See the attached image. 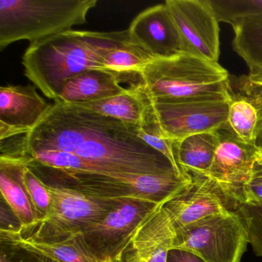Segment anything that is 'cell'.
<instances>
[{
  "label": "cell",
  "mask_w": 262,
  "mask_h": 262,
  "mask_svg": "<svg viewBox=\"0 0 262 262\" xmlns=\"http://www.w3.org/2000/svg\"><path fill=\"white\" fill-rule=\"evenodd\" d=\"M22 155L30 166L63 174H177L165 156L139 137L138 125L76 104H52L23 136Z\"/></svg>",
  "instance_id": "6da1fadb"
},
{
  "label": "cell",
  "mask_w": 262,
  "mask_h": 262,
  "mask_svg": "<svg viewBox=\"0 0 262 262\" xmlns=\"http://www.w3.org/2000/svg\"><path fill=\"white\" fill-rule=\"evenodd\" d=\"M129 42L128 30H70L30 44L23 56L25 76L47 98L55 99L62 84L89 70H106L104 59L113 49Z\"/></svg>",
  "instance_id": "7a4b0ae2"
},
{
  "label": "cell",
  "mask_w": 262,
  "mask_h": 262,
  "mask_svg": "<svg viewBox=\"0 0 262 262\" xmlns=\"http://www.w3.org/2000/svg\"><path fill=\"white\" fill-rule=\"evenodd\" d=\"M140 78L153 103L230 99V77L227 70L219 62L188 53L153 59Z\"/></svg>",
  "instance_id": "3957f363"
},
{
  "label": "cell",
  "mask_w": 262,
  "mask_h": 262,
  "mask_svg": "<svg viewBox=\"0 0 262 262\" xmlns=\"http://www.w3.org/2000/svg\"><path fill=\"white\" fill-rule=\"evenodd\" d=\"M97 0H0V50L34 43L87 23Z\"/></svg>",
  "instance_id": "277c9868"
},
{
  "label": "cell",
  "mask_w": 262,
  "mask_h": 262,
  "mask_svg": "<svg viewBox=\"0 0 262 262\" xmlns=\"http://www.w3.org/2000/svg\"><path fill=\"white\" fill-rule=\"evenodd\" d=\"M46 185L50 194L47 214L26 229L13 228L17 234L39 242H58L78 234L122 200L95 197L63 184Z\"/></svg>",
  "instance_id": "5b68a950"
},
{
  "label": "cell",
  "mask_w": 262,
  "mask_h": 262,
  "mask_svg": "<svg viewBox=\"0 0 262 262\" xmlns=\"http://www.w3.org/2000/svg\"><path fill=\"white\" fill-rule=\"evenodd\" d=\"M39 176L61 181L95 197L110 199H140L159 203L183 189L191 181L170 174H124L103 176L97 174H63L38 168Z\"/></svg>",
  "instance_id": "8992f818"
},
{
  "label": "cell",
  "mask_w": 262,
  "mask_h": 262,
  "mask_svg": "<svg viewBox=\"0 0 262 262\" xmlns=\"http://www.w3.org/2000/svg\"><path fill=\"white\" fill-rule=\"evenodd\" d=\"M176 233L173 249L194 253L205 262H241L249 243L245 222L235 211L206 217Z\"/></svg>",
  "instance_id": "52a82bcc"
},
{
  "label": "cell",
  "mask_w": 262,
  "mask_h": 262,
  "mask_svg": "<svg viewBox=\"0 0 262 262\" xmlns=\"http://www.w3.org/2000/svg\"><path fill=\"white\" fill-rule=\"evenodd\" d=\"M217 145L208 177L215 182L235 211L237 205L248 201V185L257 148L241 140L225 123L216 130Z\"/></svg>",
  "instance_id": "ba28073f"
},
{
  "label": "cell",
  "mask_w": 262,
  "mask_h": 262,
  "mask_svg": "<svg viewBox=\"0 0 262 262\" xmlns=\"http://www.w3.org/2000/svg\"><path fill=\"white\" fill-rule=\"evenodd\" d=\"M158 204L146 199H122L105 217L78 234L102 261L122 260V250L133 231Z\"/></svg>",
  "instance_id": "9c48e42d"
},
{
  "label": "cell",
  "mask_w": 262,
  "mask_h": 262,
  "mask_svg": "<svg viewBox=\"0 0 262 262\" xmlns=\"http://www.w3.org/2000/svg\"><path fill=\"white\" fill-rule=\"evenodd\" d=\"M182 42V53L217 62L219 20L209 0H167Z\"/></svg>",
  "instance_id": "30bf717a"
},
{
  "label": "cell",
  "mask_w": 262,
  "mask_h": 262,
  "mask_svg": "<svg viewBox=\"0 0 262 262\" xmlns=\"http://www.w3.org/2000/svg\"><path fill=\"white\" fill-rule=\"evenodd\" d=\"M229 100H187L152 103L165 134L174 141L211 133L228 122Z\"/></svg>",
  "instance_id": "8fae6325"
},
{
  "label": "cell",
  "mask_w": 262,
  "mask_h": 262,
  "mask_svg": "<svg viewBox=\"0 0 262 262\" xmlns=\"http://www.w3.org/2000/svg\"><path fill=\"white\" fill-rule=\"evenodd\" d=\"M191 179L190 183L164 204L176 231L206 217L232 211L212 179L208 176Z\"/></svg>",
  "instance_id": "7c38bea8"
},
{
  "label": "cell",
  "mask_w": 262,
  "mask_h": 262,
  "mask_svg": "<svg viewBox=\"0 0 262 262\" xmlns=\"http://www.w3.org/2000/svg\"><path fill=\"white\" fill-rule=\"evenodd\" d=\"M128 30L130 43L143 49L155 59L182 53L179 31L165 4L153 6L139 13Z\"/></svg>",
  "instance_id": "4fadbf2b"
},
{
  "label": "cell",
  "mask_w": 262,
  "mask_h": 262,
  "mask_svg": "<svg viewBox=\"0 0 262 262\" xmlns=\"http://www.w3.org/2000/svg\"><path fill=\"white\" fill-rule=\"evenodd\" d=\"M51 106L35 85L1 86L0 140L30 133Z\"/></svg>",
  "instance_id": "5bb4252c"
},
{
  "label": "cell",
  "mask_w": 262,
  "mask_h": 262,
  "mask_svg": "<svg viewBox=\"0 0 262 262\" xmlns=\"http://www.w3.org/2000/svg\"><path fill=\"white\" fill-rule=\"evenodd\" d=\"M168 199L159 202L142 219L125 244L122 258L130 251L131 262H167L177 235L174 223L164 208Z\"/></svg>",
  "instance_id": "9a60e30c"
},
{
  "label": "cell",
  "mask_w": 262,
  "mask_h": 262,
  "mask_svg": "<svg viewBox=\"0 0 262 262\" xmlns=\"http://www.w3.org/2000/svg\"><path fill=\"white\" fill-rule=\"evenodd\" d=\"M262 119V87L254 85L248 76L230 79L228 124L244 142L254 145Z\"/></svg>",
  "instance_id": "2e32d148"
},
{
  "label": "cell",
  "mask_w": 262,
  "mask_h": 262,
  "mask_svg": "<svg viewBox=\"0 0 262 262\" xmlns=\"http://www.w3.org/2000/svg\"><path fill=\"white\" fill-rule=\"evenodd\" d=\"M1 238L13 248L52 261L104 262L89 249L78 234L58 242H39L17 234L13 228H2Z\"/></svg>",
  "instance_id": "e0dca14e"
},
{
  "label": "cell",
  "mask_w": 262,
  "mask_h": 262,
  "mask_svg": "<svg viewBox=\"0 0 262 262\" xmlns=\"http://www.w3.org/2000/svg\"><path fill=\"white\" fill-rule=\"evenodd\" d=\"M122 76L108 70H89L67 79L59 90L54 102L69 104L101 100L124 93Z\"/></svg>",
  "instance_id": "ac0fdd59"
},
{
  "label": "cell",
  "mask_w": 262,
  "mask_h": 262,
  "mask_svg": "<svg viewBox=\"0 0 262 262\" xmlns=\"http://www.w3.org/2000/svg\"><path fill=\"white\" fill-rule=\"evenodd\" d=\"M26 158L0 156V190L3 198L19 222L18 230H24L37 222L38 217L20 181Z\"/></svg>",
  "instance_id": "d6986e66"
},
{
  "label": "cell",
  "mask_w": 262,
  "mask_h": 262,
  "mask_svg": "<svg viewBox=\"0 0 262 262\" xmlns=\"http://www.w3.org/2000/svg\"><path fill=\"white\" fill-rule=\"evenodd\" d=\"M217 145L216 131L199 133L174 141V152L179 168L187 178L207 176Z\"/></svg>",
  "instance_id": "ffe728a7"
},
{
  "label": "cell",
  "mask_w": 262,
  "mask_h": 262,
  "mask_svg": "<svg viewBox=\"0 0 262 262\" xmlns=\"http://www.w3.org/2000/svg\"><path fill=\"white\" fill-rule=\"evenodd\" d=\"M146 100L147 94L141 81L117 96L76 105L98 114L138 125L142 120Z\"/></svg>",
  "instance_id": "44dd1931"
},
{
  "label": "cell",
  "mask_w": 262,
  "mask_h": 262,
  "mask_svg": "<svg viewBox=\"0 0 262 262\" xmlns=\"http://www.w3.org/2000/svg\"><path fill=\"white\" fill-rule=\"evenodd\" d=\"M231 25L234 33V51L245 61L250 72L261 70L262 15L241 18Z\"/></svg>",
  "instance_id": "7402d4cb"
},
{
  "label": "cell",
  "mask_w": 262,
  "mask_h": 262,
  "mask_svg": "<svg viewBox=\"0 0 262 262\" xmlns=\"http://www.w3.org/2000/svg\"><path fill=\"white\" fill-rule=\"evenodd\" d=\"M139 136L150 147L162 153L171 162L177 174L182 179L191 181L179 168L174 152V141L170 139L162 129L157 116L155 113L152 103L147 96L142 120L138 125Z\"/></svg>",
  "instance_id": "603a6c76"
},
{
  "label": "cell",
  "mask_w": 262,
  "mask_h": 262,
  "mask_svg": "<svg viewBox=\"0 0 262 262\" xmlns=\"http://www.w3.org/2000/svg\"><path fill=\"white\" fill-rule=\"evenodd\" d=\"M153 59L154 58L143 49L128 42L110 50L104 59V65L108 71L140 76Z\"/></svg>",
  "instance_id": "cb8c5ba5"
},
{
  "label": "cell",
  "mask_w": 262,
  "mask_h": 262,
  "mask_svg": "<svg viewBox=\"0 0 262 262\" xmlns=\"http://www.w3.org/2000/svg\"><path fill=\"white\" fill-rule=\"evenodd\" d=\"M219 22L231 24L246 16L262 15V0H209Z\"/></svg>",
  "instance_id": "d4e9b609"
},
{
  "label": "cell",
  "mask_w": 262,
  "mask_h": 262,
  "mask_svg": "<svg viewBox=\"0 0 262 262\" xmlns=\"http://www.w3.org/2000/svg\"><path fill=\"white\" fill-rule=\"evenodd\" d=\"M20 181L39 220L47 214L50 205V194L46 182L33 171L28 164L24 165L21 169Z\"/></svg>",
  "instance_id": "484cf974"
},
{
  "label": "cell",
  "mask_w": 262,
  "mask_h": 262,
  "mask_svg": "<svg viewBox=\"0 0 262 262\" xmlns=\"http://www.w3.org/2000/svg\"><path fill=\"white\" fill-rule=\"evenodd\" d=\"M235 211L243 219L253 251L262 257V202L251 201L238 204Z\"/></svg>",
  "instance_id": "4316f807"
},
{
  "label": "cell",
  "mask_w": 262,
  "mask_h": 262,
  "mask_svg": "<svg viewBox=\"0 0 262 262\" xmlns=\"http://www.w3.org/2000/svg\"><path fill=\"white\" fill-rule=\"evenodd\" d=\"M251 201L262 202V149L260 148H257L255 160L248 182L247 202Z\"/></svg>",
  "instance_id": "83f0119b"
},
{
  "label": "cell",
  "mask_w": 262,
  "mask_h": 262,
  "mask_svg": "<svg viewBox=\"0 0 262 262\" xmlns=\"http://www.w3.org/2000/svg\"><path fill=\"white\" fill-rule=\"evenodd\" d=\"M167 262H205L194 253L182 249H171Z\"/></svg>",
  "instance_id": "f1b7e54d"
},
{
  "label": "cell",
  "mask_w": 262,
  "mask_h": 262,
  "mask_svg": "<svg viewBox=\"0 0 262 262\" xmlns=\"http://www.w3.org/2000/svg\"><path fill=\"white\" fill-rule=\"evenodd\" d=\"M248 79L253 84L262 87V69L261 70L250 72V74L248 75Z\"/></svg>",
  "instance_id": "f546056e"
},
{
  "label": "cell",
  "mask_w": 262,
  "mask_h": 262,
  "mask_svg": "<svg viewBox=\"0 0 262 262\" xmlns=\"http://www.w3.org/2000/svg\"><path fill=\"white\" fill-rule=\"evenodd\" d=\"M254 145L256 148L262 149V119L260 121L258 128H257V135H256Z\"/></svg>",
  "instance_id": "4dcf8cb0"
},
{
  "label": "cell",
  "mask_w": 262,
  "mask_h": 262,
  "mask_svg": "<svg viewBox=\"0 0 262 262\" xmlns=\"http://www.w3.org/2000/svg\"><path fill=\"white\" fill-rule=\"evenodd\" d=\"M36 257V260H37L38 262H54L52 261V260H48V259L43 258V257Z\"/></svg>",
  "instance_id": "1f68e13d"
},
{
  "label": "cell",
  "mask_w": 262,
  "mask_h": 262,
  "mask_svg": "<svg viewBox=\"0 0 262 262\" xmlns=\"http://www.w3.org/2000/svg\"><path fill=\"white\" fill-rule=\"evenodd\" d=\"M0 262H10V260H7V257L3 254L2 257H1V261Z\"/></svg>",
  "instance_id": "d6a6232c"
},
{
  "label": "cell",
  "mask_w": 262,
  "mask_h": 262,
  "mask_svg": "<svg viewBox=\"0 0 262 262\" xmlns=\"http://www.w3.org/2000/svg\"><path fill=\"white\" fill-rule=\"evenodd\" d=\"M115 262H124L123 260H115Z\"/></svg>",
  "instance_id": "836d02e7"
},
{
  "label": "cell",
  "mask_w": 262,
  "mask_h": 262,
  "mask_svg": "<svg viewBox=\"0 0 262 262\" xmlns=\"http://www.w3.org/2000/svg\"><path fill=\"white\" fill-rule=\"evenodd\" d=\"M110 262H115V261H110Z\"/></svg>",
  "instance_id": "e575fe53"
}]
</instances>
